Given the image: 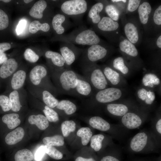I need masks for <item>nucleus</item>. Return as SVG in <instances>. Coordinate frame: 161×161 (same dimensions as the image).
<instances>
[{
	"label": "nucleus",
	"mask_w": 161,
	"mask_h": 161,
	"mask_svg": "<svg viewBox=\"0 0 161 161\" xmlns=\"http://www.w3.org/2000/svg\"><path fill=\"white\" fill-rule=\"evenodd\" d=\"M120 50L123 52L133 57L138 55V50L134 45L128 39H124L119 44Z\"/></svg>",
	"instance_id": "nucleus-26"
},
{
	"label": "nucleus",
	"mask_w": 161,
	"mask_h": 161,
	"mask_svg": "<svg viewBox=\"0 0 161 161\" xmlns=\"http://www.w3.org/2000/svg\"><path fill=\"white\" fill-rule=\"evenodd\" d=\"M123 124L127 128L134 129L140 126L142 123L140 117L132 112H127L124 115L121 119Z\"/></svg>",
	"instance_id": "nucleus-14"
},
{
	"label": "nucleus",
	"mask_w": 161,
	"mask_h": 161,
	"mask_svg": "<svg viewBox=\"0 0 161 161\" xmlns=\"http://www.w3.org/2000/svg\"><path fill=\"white\" fill-rule=\"evenodd\" d=\"M47 5V3L45 0H41L37 1L30 11V16L36 18H41L43 17V12Z\"/></svg>",
	"instance_id": "nucleus-21"
},
{
	"label": "nucleus",
	"mask_w": 161,
	"mask_h": 161,
	"mask_svg": "<svg viewBox=\"0 0 161 161\" xmlns=\"http://www.w3.org/2000/svg\"><path fill=\"white\" fill-rule=\"evenodd\" d=\"M43 141L46 145L52 146H61L64 143V137L59 135L45 137L43 139Z\"/></svg>",
	"instance_id": "nucleus-33"
},
{
	"label": "nucleus",
	"mask_w": 161,
	"mask_h": 161,
	"mask_svg": "<svg viewBox=\"0 0 161 161\" xmlns=\"http://www.w3.org/2000/svg\"><path fill=\"white\" fill-rule=\"evenodd\" d=\"M154 23L157 25H161V5H160L155 10L153 17Z\"/></svg>",
	"instance_id": "nucleus-46"
},
{
	"label": "nucleus",
	"mask_w": 161,
	"mask_h": 161,
	"mask_svg": "<svg viewBox=\"0 0 161 161\" xmlns=\"http://www.w3.org/2000/svg\"><path fill=\"white\" fill-rule=\"evenodd\" d=\"M112 1L113 2H119L120 1L123 2L125 3L126 2V0H112Z\"/></svg>",
	"instance_id": "nucleus-56"
},
{
	"label": "nucleus",
	"mask_w": 161,
	"mask_h": 161,
	"mask_svg": "<svg viewBox=\"0 0 161 161\" xmlns=\"http://www.w3.org/2000/svg\"><path fill=\"white\" fill-rule=\"evenodd\" d=\"M122 95V92L120 89L109 87L98 91L95 97L99 103H106L118 100Z\"/></svg>",
	"instance_id": "nucleus-8"
},
{
	"label": "nucleus",
	"mask_w": 161,
	"mask_h": 161,
	"mask_svg": "<svg viewBox=\"0 0 161 161\" xmlns=\"http://www.w3.org/2000/svg\"><path fill=\"white\" fill-rule=\"evenodd\" d=\"M50 29L49 25L47 23H41L39 21H34L29 25V30L31 33L34 34L39 30L47 32Z\"/></svg>",
	"instance_id": "nucleus-34"
},
{
	"label": "nucleus",
	"mask_w": 161,
	"mask_h": 161,
	"mask_svg": "<svg viewBox=\"0 0 161 161\" xmlns=\"http://www.w3.org/2000/svg\"><path fill=\"white\" fill-rule=\"evenodd\" d=\"M76 129V124L73 120H66L61 125V129L63 136L68 137L71 132H74Z\"/></svg>",
	"instance_id": "nucleus-39"
},
{
	"label": "nucleus",
	"mask_w": 161,
	"mask_h": 161,
	"mask_svg": "<svg viewBox=\"0 0 161 161\" xmlns=\"http://www.w3.org/2000/svg\"><path fill=\"white\" fill-rule=\"evenodd\" d=\"M102 71L108 82L113 85H117L119 83L120 77L117 71L109 66L105 67Z\"/></svg>",
	"instance_id": "nucleus-25"
},
{
	"label": "nucleus",
	"mask_w": 161,
	"mask_h": 161,
	"mask_svg": "<svg viewBox=\"0 0 161 161\" xmlns=\"http://www.w3.org/2000/svg\"><path fill=\"white\" fill-rule=\"evenodd\" d=\"M105 10L109 17L115 21L118 20L120 15L119 12L114 5L111 4L107 5Z\"/></svg>",
	"instance_id": "nucleus-43"
},
{
	"label": "nucleus",
	"mask_w": 161,
	"mask_h": 161,
	"mask_svg": "<svg viewBox=\"0 0 161 161\" xmlns=\"http://www.w3.org/2000/svg\"><path fill=\"white\" fill-rule=\"evenodd\" d=\"M24 135L23 128L18 127L9 133L5 138L6 143L9 145L15 144L20 141Z\"/></svg>",
	"instance_id": "nucleus-17"
},
{
	"label": "nucleus",
	"mask_w": 161,
	"mask_h": 161,
	"mask_svg": "<svg viewBox=\"0 0 161 161\" xmlns=\"http://www.w3.org/2000/svg\"><path fill=\"white\" fill-rule=\"evenodd\" d=\"M138 13L140 21L143 24H146L151 11L150 4L145 1L140 4L138 8Z\"/></svg>",
	"instance_id": "nucleus-22"
},
{
	"label": "nucleus",
	"mask_w": 161,
	"mask_h": 161,
	"mask_svg": "<svg viewBox=\"0 0 161 161\" xmlns=\"http://www.w3.org/2000/svg\"><path fill=\"white\" fill-rule=\"evenodd\" d=\"M49 70L51 78L58 94L77 96L75 88L79 74L64 68Z\"/></svg>",
	"instance_id": "nucleus-1"
},
{
	"label": "nucleus",
	"mask_w": 161,
	"mask_h": 161,
	"mask_svg": "<svg viewBox=\"0 0 161 161\" xmlns=\"http://www.w3.org/2000/svg\"><path fill=\"white\" fill-rule=\"evenodd\" d=\"M19 68L18 63L15 58L8 59L0 67V78L3 80H8Z\"/></svg>",
	"instance_id": "nucleus-11"
},
{
	"label": "nucleus",
	"mask_w": 161,
	"mask_h": 161,
	"mask_svg": "<svg viewBox=\"0 0 161 161\" xmlns=\"http://www.w3.org/2000/svg\"><path fill=\"white\" fill-rule=\"evenodd\" d=\"M103 5L101 2H98L93 5L88 13L89 17L94 24H98L101 20L100 13L103 10Z\"/></svg>",
	"instance_id": "nucleus-28"
},
{
	"label": "nucleus",
	"mask_w": 161,
	"mask_h": 161,
	"mask_svg": "<svg viewBox=\"0 0 161 161\" xmlns=\"http://www.w3.org/2000/svg\"><path fill=\"white\" fill-rule=\"evenodd\" d=\"M26 82L27 85L48 91L55 97L58 94L51 80L49 69L42 65H36L32 68L27 73Z\"/></svg>",
	"instance_id": "nucleus-2"
},
{
	"label": "nucleus",
	"mask_w": 161,
	"mask_h": 161,
	"mask_svg": "<svg viewBox=\"0 0 161 161\" xmlns=\"http://www.w3.org/2000/svg\"><path fill=\"white\" fill-rule=\"evenodd\" d=\"M75 41L78 44L91 46L98 44L100 39L94 31L87 29L79 33L75 37Z\"/></svg>",
	"instance_id": "nucleus-9"
},
{
	"label": "nucleus",
	"mask_w": 161,
	"mask_h": 161,
	"mask_svg": "<svg viewBox=\"0 0 161 161\" xmlns=\"http://www.w3.org/2000/svg\"><path fill=\"white\" fill-rule=\"evenodd\" d=\"M77 134L78 136L81 138L82 145H86L89 142L92 135V133L89 128L82 127L78 130Z\"/></svg>",
	"instance_id": "nucleus-36"
},
{
	"label": "nucleus",
	"mask_w": 161,
	"mask_h": 161,
	"mask_svg": "<svg viewBox=\"0 0 161 161\" xmlns=\"http://www.w3.org/2000/svg\"><path fill=\"white\" fill-rule=\"evenodd\" d=\"M8 96L12 105L11 110L15 112L21 111L28 99V92L24 87L11 91L9 93Z\"/></svg>",
	"instance_id": "nucleus-7"
},
{
	"label": "nucleus",
	"mask_w": 161,
	"mask_h": 161,
	"mask_svg": "<svg viewBox=\"0 0 161 161\" xmlns=\"http://www.w3.org/2000/svg\"><path fill=\"white\" fill-rule=\"evenodd\" d=\"M1 1L5 3H7V2H9L10 1H11L10 0H1Z\"/></svg>",
	"instance_id": "nucleus-58"
},
{
	"label": "nucleus",
	"mask_w": 161,
	"mask_h": 161,
	"mask_svg": "<svg viewBox=\"0 0 161 161\" xmlns=\"http://www.w3.org/2000/svg\"><path fill=\"white\" fill-rule=\"evenodd\" d=\"M75 161H96L93 158H86L81 157H79L76 158Z\"/></svg>",
	"instance_id": "nucleus-53"
},
{
	"label": "nucleus",
	"mask_w": 161,
	"mask_h": 161,
	"mask_svg": "<svg viewBox=\"0 0 161 161\" xmlns=\"http://www.w3.org/2000/svg\"><path fill=\"white\" fill-rule=\"evenodd\" d=\"M61 55L64 58L65 64L69 66L75 61L76 56L73 51L68 47L64 46L60 49Z\"/></svg>",
	"instance_id": "nucleus-32"
},
{
	"label": "nucleus",
	"mask_w": 161,
	"mask_h": 161,
	"mask_svg": "<svg viewBox=\"0 0 161 161\" xmlns=\"http://www.w3.org/2000/svg\"><path fill=\"white\" fill-rule=\"evenodd\" d=\"M100 161H120L114 157L108 155L103 157Z\"/></svg>",
	"instance_id": "nucleus-51"
},
{
	"label": "nucleus",
	"mask_w": 161,
	"mask_h": 161,
	"mask_svg": "<svg viewBox=\"0 0 161 161\" xmlns=\"http://www.w3.org/2000/svg\"><path fill=\"white\" fill-rule=\"evenodd\" d=\"M141 1L140 0H129L128 5V10L130 12L136 10L140 5Z\"/></svg>",
	"instance_id": "nucleus-47"
},
{
	"label": "nucleus",
	"mask_w": 161,
	"mask_h": 161,
	"mask_svg": "<svg viewBox=\"0 0 161 161\" xmlns=\"http://www.w3.org/2000/svg\"><path fill=\"white\" fill-rule=\"evenodd\" d=\"M65 17L62 14H58L53 17L52 25L54 30L58 34H61L64 32L65 29L62 26V24L64 21Z\"/></svg>",
	"instance_id": "nucleus-31"
},
{
	"label": "nucleus",
	"mask_w": 161,
	"mask_h": 161,
	"mask_svg": "<svg viewBox=\"0 0 161 161\" xmlns=\"http://www.w3.org/2000/svg\"><path fill=\"white\" fill-rule=\"evenodd\" d=\"M28 92L32 96L52 108L56 107L59 102L55 97L49 91L41 88L27 85Z\"/></svg>",
	"instance_id": "nucleus-4"
},
{
	"label": "nucleus",
	"mask_w": 161,
	"mask_h": 161,
	"mask_svg": "<svg viewBox=\"0 0 161 161\" xmlns=\"http://www.w3.org/2000/svg\"><path fill=\"white\" fill-rule=\"evenodd\" d=\"M107 109L111 114L117 116H123L128 111L127 106L120 103H111L107 105Z\"/></svg>",
	"instance_id": "nucleus-27"
},
{
	"label": "nucleus",
	"mask_w": 161,
	"mask_h": 161,
	"mask_svg": "<svg viewBox=\"0 0 161 161\" xmlns=\"http://www.w3.org/2000/svg\"><path fill=\"white\" fill-rule=\"evenodd\" d=\"M0 106L4 112L11 110L12 105L8 95H0Z\"/></svg>",
	"instance_id": "nucleus-42"
},
{
	"label": "nucleus",
	"mask_w": 161,
	"mask_h": 161,
	"mask_svg": "<svg viewBox=\"0 0 161 161\" xmlns=\"http://www.w3.org/2000/svg\"><path fill=\"white\" fill-rule=\"evenodd\" d=\"M44 148L45 153L52 158L58 160L62 158V153L54 147L45 145Z\"/></svg>",
	"instance_id": "nucleus-41"
},
{
	"label": "nucleus",
	"mask_w": 161,
	"mask_h": 161,
	"mask_svg": "<svg viewBox=\"0 0 161 161\" xmlns=\"http://www.w3.org/2000/svg\"><path fill=\"white\" fill-rule=\"evenodd\" d=\"M97 27L102 31L110 32L117 30L119 28V24L110 17L105 16L101 19L98 23Z\"/></svg>",
	"instance_id": "nucleus-16"
},
{
	"label": "nucleus",
	"mask_w": 161,
	"mask_h": 161,
	"mask_svg": "<svg viewBox=\"0 0 161 161\" xmlns=\"http://www.w3.org/2000/svg\"><path fill=\"white\" fill-rule=\"evenodd\" d=\"M157 45L160 48H161V35H160L157 38Z\"/></svg>",
	"instance_id": "nucleus-55"
},
{
	"label": "nucleus",
	"mask_w": 161,
	"mask_h": 161,
	"mask_svg": "<svg viewBox=\"0 0 161 161\" xmlns=\"http://www.w3.org/2000/svg\"><path fill=\"white\" fill-rule=\"evenodd\" d=\"M24 56L26 61L31 63L36 62L39 58V55L30 48H27L25 50Z\"/></svg>",
	"instance_id": "nucleus-44"
},
{
	"label": "nucleus",
	"mask_w": 161,
	"mask_h": 161,
	"mask_svg": "<svg viewBox=\"0 0 161 161\" xmlns=\"http://www.w3.org/2000/svg\"><path fill=\"white\" fill-rule=\"evenodd\" d=\"M32 1V0H24V2L25 3H27V4L28 3Z\"/></svg>",
	"instance_id": "nucleus-57"
},
{
	"label": "nucleus",
	"mask_w": 161,
	"mask_h": 161,
	"mask_svg": "<svg viewBox=\"0 0 161 161\" xmlns=\"http://www.w3.org/2000/svg\"><path fill=\"white\" fill-rule=\"evenodd\" d=\"M104 138L102 134H97L93 135L91 138L90 145L95 151H99L102 148V141Z\"/></svg>",
	"instance_id": "nucleus-40"
},
{
	"label": "nucleus",
	"mask_w": 161,
	"mask_h": 161,
	"mask_svg": "<svg viewBox=\"0 0 161 161\" xmlns=\"http://www.w3.org/2000/svg\"><path fill=\"white\" fill-rule=\"evenodd\" d=\"M19 115L18 113H13L4 115L2 118L3 122L7 124L10 129L16 128L21 123L19 118Z\"/></svg>",
	"instance_id": "nucleus-23"
},
{
	"label": "nucleus",
	"mask_w": 161,
	"mask_h": 161,
	"mask_svg": "<svg viewBox=\"0 0 161 161\" xmlns=\"http://www.w3.org/2000/svg\"><path fill=\"white\" fill-rule=\"evenodd\" d=\"M26 23V21L24 20H21L19 21L16 28V32L18 34H19L22 32Z\"/></svg>",
	"instance_id": "nucleus-49"
},
{
	"label": "nucleus",
	"mask_w": 161,
	"mask_h": 161,
	"mask_svg": "<svg viewBox=\"0 0 161 161\" xmlns=\"http://www.w3.org/2000/svg\"><path fill=\"white\" fill-rule=\"evenodd\" d=\"M84 74L92 88L98 91L107 88L108 82L100 68L92 64L87 66L84 68Z\"/></svg>",
	"instance_id": "nucleus-3"
},
{
	"label": "nucleus",
	"mask_w": 161,
	"mask_h": 161,
	"mask_svg": "<svg viewBox=\"0 0 161 161\" xmlns=\"http://www.w3.org/2000/svg\"><path fill=\"white\" fill-rule=\"evenodd\" d=\"M8 59L5 53H0V65L2 64Z\"/></svg>",
	"instance_id": "nucleus-52"
},
{
	"label": "nucleus",
	"mask_w": 161,
	"mask_h": 161,
	"mask_svg": "<svg viewBox=\"0 0 161 161\" xmlns=\"http://www.w3.org/2000/svg\"><path fill=\"white\" fill-rule=\"evenodd\" d=\"M87 9L84 0H70L64 2L61 6L62 11L68 15H75L84 13Z\"/></svg>",
	"instance_id": "nucleus-5"
},
{
	"label": "nucleus",
	"mask_w": 161,
	"mask_h": 161,
	"mask_svg": "<svg viewBox=\"0 0 161 161\" xmlns=\"http://www.w3.org/2000/svg\"><path fill=\"white\" fill-rule=\"evenodd\" d=\"M45 153L44 146H41L36 151L35 155V159L36 161L41 160Z\"/></svg>",
	"instance_id": "nucleus-48"
},
{
	"label": "nucleus",
	"mask_w": 161,
	"mask_h": 161,
	"mask_svg": "<svg viewBox=\"0 0 161 161\" xmlns=\"http://www.w3.org/2000/svg\"><path fill=\"white\" fill-rule=\"evenodd\" d=\"M27 73V71L25 68L19 67L8 80V92L24 87Z\"/></svg>",
	"instance_id": "nucleus-6"
},
{
	"label": "nucleus",
	"mask_w": 161,
	"mask_h": 161,
	"mask_svg": "<svg viewBox=\"0 0 161 161\" xmlns=\"http://www.w3.org/2000/svg\"><path fill=\"white\" fill-rule=\"evenodd\" d=\"M42 111L45 116L50 122H56L59 120L58 113L52 108L44 104Z\"/></svg>",
	"instance_id": "nucleus-38"
},
{
	"label": "nucleus",
	"mask_w": 161,
	"mask_h": 161,
	"mask_svg": "<svg viewBox=\"0 0 161 161\" xmlns=\"http://www.w3.org/2000/svg\"><path fill=\"white\" fill-rule=\"evenodd\" d=\"M92 89L91 84L85 78L78 75L75 88V92L77 96H88L91 93Z\"/></svg>",
	"instance_id": "nucleus-13"
},
{
	"label": "nucleus",
	"mask_w": 161,
	"mask_h": 161,
	"mask_svg": "<svg viewBox=\"0 0 161 161\" xmlns=\"http://www.w3.org/2000/svg\"><path fill=\"white\" fill-rule=\"evenodd\" d=\"M156 128L157 131L160 134H161V119H159L157 121L156 125Z\"/></svg>",
	"instance_id": "nucleus-54"
},
{
	"label": "nucleus",
	"mask_w": 161,
	"mask_h": 161,
	"mask_svg": "<svg viewBox=\"0 0 161 161\" xmlns=\"http://www.w3.org/2000/svg\"><path fill=\"white\" fill-rule=\"evenodd\" d=\"M11 47L10 44L7 42L0 43V53L4 52Z\"/></svg>",
	"instance_id": "nucleus-50"
},
{
	"label": "nucleus",
	"mask_w": 161,
	"mask_h": 161,
	"mask_svg": "<svg viewBox=\"0 0 161 161\" xmlns=\"http://www.w3.org/2000/svg\"><path fill=\"white\" fill-rule=\"evenodd\" d=\"M45 57L49 60L53 65L49 69L52 70L64 68L65 61L61 54L56 52L48 50L45 53Z\"/></svg>",
	"instance_id": "nucleus-15"
},
{
	"label": "nucleus",
	"mask_w": 161,
	"mask_h": 161,
	"mask_svg": "<svg viewBox=\"0 0 161 161\" xmlns=\"http://www.w3.org/2000/svg\"><path fill=\"white\" fill-rule=\"evenodd\" d=\"M142 83L145 87L153 88L159 85L160 80L155 74L153 73H147L143 76Z\"/></svg>",
	"instance_id": "nucleus-30"
},
{
	"label": "nucleus",
	"mask_w": 161,
	"mask_h": 161,
	"mask_svg": "<svg viewBox=\"0 0 161 161\" xmlns=\"http://www.w3.org/2000/svg\"><path fill=\"white\" fill-rule=\"evenodd\" d=\"M9 24V19L7 14L0 9V30L7 28Z\"/></svg>",
	"instance_id": "nucleus-45"
},
{
	"label": "nucleus",
	"mask_w": 161,
	"mask_h": 161,
	"mask_svg": "<svg viewBox=\"0 0 161 161\" xmlns=\"http://www.w3.org/2000/svg\"><path fill=\"white\" fill-rule=\"evenodd\" d=\"M125 35L128 40L133 44L136 43L139 40V34L137 27L131 22L126 24L124 27Z\"/></svg>",
	"instance_id": "nucleus-19"
},
{
	"label": "nucleus",
	"mask_w": 161,
	"mask_h": 161,
	"mask_svg": "<svg viewBox=\"0 0 161 161\" xmlns=\"http://www.w3.org/2000/svg\"><path fill=\"white\" fill-rule=\"evenodd\" d=\"M89 123L93 128L102 131H107L110 128V124L99 116H94L91 117L89 120Z\"/></svg>",
	"instance_id": "nucleus-20"
},
{
	"label": "nucleus",
	"mask_w": 161,
	"mask_h": 161,
	"mask_svg": "<svg viewBox=\"0 0 161 161\" xmlns=\"http://www.w3.org/2000/svg\"><path fill=\"white\" fill-rule=\"evenodd\" d=\"M107 54V50L104 47L98 44L92 45L87 50L86 59L93 63L103 59Z\"/></svg>",
	"instance_id": "nucleus-10"
},
{
	"label": "nucleus",
	"mask_w": 161,
	"mask_h": 161,
	"mask_svg": "<svg viewBox=\"0 0 161 161\" xmlns=\"http://www.w3.org/2000/svg\"><path fill=\"white\" fill-rule=\"evenodd\" d=\"M113 67L123 75H126L129 72V69L126 65L123 58L118 57L115 58L113 62Z\"/></svg>",
	"instance_id": "nucleus-37"
},
{
	"label": "nucleus",
	"mask_w": 161,
	"mask_h": 161,
	"mask_svg": "<svg viewBox=\"0 0 161 161\" xmlns=\"http://www.w3.org/2000/svg\"><path fill=\"white\" fill-rule=\"evenodd\" d=\"M15 161H32L33 155L31 151L27 149L18 151L14 156Z\"/></svg>",
	"instance_id": "nucleus-35"
},
{
	"label": "nucleus",
	"mask_w": 161,
	"mask_h": 161,
	"mask_svg": "<svg viewBox=\"0 0 161 161\" xmlns=\"http://www.w3.org/2000/svg\"><path fill=\"white\" fill-rule=\"evenodd\" d=\"M137 93L139 99L147 105L152 104L155 99V94L154 92L144 88L138 90Z\"/></svg>",
	"instance_id": "nucleus-24"
},
{
	"label": "nucleus",
	"mask_w": 161,
	"mask_h": 161,
	"mask_svg": "<svg viewBox=\"0 0 161 161\" xmlns=\"http://www.w3.org/2000/svg\"><path fill=\"white\" fill-rule=\"evenodd\" d=\"M56 108L58 109L64 111L65 113L68 115L74 113L77 110L76 105L72 101L67 100L59 101Z\"/></svg>",
	"instance_id": "nucleus-29"
},
{
	"label": "nucleus",
	"mask_w": 161,
	"mask_h": 161,
	"mask_svg": "<svg viewBox=\"0 0 161 161\" xmlns=\"http://www.w3.org/2000/svg\"><path fill=\"white\" fill-rule=\"evenodd\" d=\"M28 120L30 124L36 125L41 130H45L49 126L48 120L45 116L41 114H31Z\"/></svg>",
	"instance_id": "nucleus-18"
},
{
	"label": "nucleus",
	"mask_w": 161,
	"mask_h": 161,
	"mask_svg": "<svg viewBox=\"0 0 161 161\" xmlns=\"http://www.w3.org/2000/svg\"><path fill=\"white\" fill-rule=\"evenodd\" d=\"M148 136L146 133L141 132L136 134L131 140L130 143L131 149L135 152L142 151L146 145Z\"/></svg>",
	"instance_id": "nucleus-12"
}]
</instances>
